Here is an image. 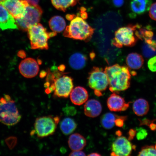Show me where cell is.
Returning a JSON list of instances; mask_svg holds the SVG:
<instances>
[{"mask_svg":"<svg viewBox=\"0 0 156 156\" xmlns=\"http://www.w3.org/2000/svg\"><path fill=\"white\" fill-rule=\"evenodd\" d=\"M104 70L108 77L109 89L112 92L126 90L130 87L131 75L128 67L115 64Z\"/></svg>","mask_w":156,"mask_h":156,"instance_id":"obj_1","label":"cell"},{"mask_svg":"<svg viewBox=\"0 0 156 156\" xmlns=\"http://www.w3.org/2000/svg\"><path fill=\"white\" fill-rule=\"evenodd\" d=\"M67 73L55 71L52 73L48 70L46 81L52 83L49 88L54 91L55 96L66 98L69 97L73 88V80L71 77L65 75Z\"/></svg>","mask_w":156,"mask_h":156,"instance_id":"obj_2","label":"cell"},{"mask_svg":"<svg viewBox=\"0 0 156 156\" xmlns=\"http://www.w3.org/2000/svg\"><path fill=\"white\" fill-rule=\"evenodd\" d=\"M94 29L91 27L82 17L75 16L66 27L63 36L66 37L87 42L92 38Z\"/></svg>","mask_w":156,"mask_h":156,"instance_id":"obj_3","label":"cell"},{"mask_svg":"<svg viewBox=\"0 0 156 156\" xmlns=\"http://www.w3.org/2000/svg\"><path fill=\"white\" fill-rule=\"evenodd\" d=\"M32 49L48 50V41L56 35V33H48L40 23L32 25L27 30Z\"/></svg>","mask_w":156,"mask_h":156,"instance_id":"obj_4","label":"cell"},{"mask_svg":"<svg viewBox=\"0 0 156 156\" xmlns=\"http://www.w3.org/2000/svg\"><path fill=\"white\" fill-rule=\"evenodd\" d=\"M135 29L136 25L131 24L119 28L115 32L112 42L113 45L119 48L135 45L138 39L135 34Z\"/></svg>","mask_w":156,"mask_h":156,"instance_id":"obj_5","label":"cell"},{"mask_svg":"<svg viewBox=\"0 0 156 156\" xmlns=\"http://www.w3.org/2000/svg\"><path fill=\"white\" fill-rule=\"evenodd\" d=\"M88 80L89 87L94 90L97 96H102L101 92L106 90L109 85L108 77L102 68L94 67L89 73Z\"/></svg>","mask_w":156,"mask_h":156,"instance_id":"obj_6","label":"cell"},{"mask_svg":"<svg viewBox=\"0 0 156 156\" xmlns=\"http://www.w3.org/2000/svg\"><path fill=\"white\" fill-rule=\"evenodd\" d=\"M21 119L18 109L12 100L0 102V122L7 126L18 123Z\"/></svg>","mask_w":156,"mask_h":156,"instance_id":"obj_7","label":"cell"},{"mask_svg":"<svg viewBox=\"0 0 156 156\" xmlns=\"http://www.w3.org/2000/svg\"><path fill=\"white\" fill-rule=\"evenodd\" d=\"M42 13V9L38 5L29 4L26 7L24 16L22 18L16 19L18 28L26 32L29 27L40 22Z\"/></svg>","mask_w":156,"mask_h":156,"instance_id":"obj_8","label":"cell"},{"mask_svg":"<svg viewBox=\"0 0 156 156\" xmlns=\"http://www.w3.org/2000/svg\"><path fill=\"white\" fill-rule=\"evenodd\" d=\"M59 121L58 117L43 116L36 119L34 128L39 137L43 138L52 135L55 132L56 125Z\"/></svg>","mask_w":156,"mask_h":156,"instance_id":"obj_9","label":"cell"},{"mask_svg":"<svg viewBox=\"0 0 156 156\" xmlns=\"http://www.w3.org/2000/svg\"><path fill=\"white\" fill-rule=\"evenodd\" d=\"M15 19L22 18L29 4L25 0H4L0 2Z\"/></svg>","mask_w":156,"mask_h":156,"instance_id":"obj_10","label":"cell"},{"mask_svg":"<svg viewBox=\"0 0 156 156\" xmlns=\"http://www.w3.org/2000/svg\"><path fill=\"white\" fill-rule=\"evenodd\" d=\"M136 148L130 141L124 136H119L112 144V156H123L131 155L132 150Z\"/></svg>","mask_w":156,"mask_h":156,"instance_id":"obj_11","label":"cell"},{"mask_svg":"<svg viewBox=\"0 0 156 156\" xmlns=\"http://www.w3.org/2000/svg\"><path fill=\"white\" fill-rule=\"evenodd\" d=\"M19 68L21 75L27 78L36 76L39 71L37 62L32 58H26L23 60L19 64Z\"/></svg>","mask_w":156,"mask_h":156,"instance_id":"obj_12","label":"cell"},{"mask_svg":"<svg viewBox=\"0 0 156 156\" xmlns=\"http://www.w3.org/2000/svg\"><path fill=\"white\" fill-rule=\"evenodd\" d=\"M129 103H126L122 97L114 92L107 99V105L109 110L112 112L125 111L129 107Z\"/></svg>","mask_w":156,"mask_h":156,"instance_id":"obj_13","label":"cell"},{"mask_svg":"<svg viewBox=\"0 0 156 156\" xmlns=\"http://www.w3.org/2000/svg\"><path fill=\"white\" fill-rule=\"evenodd\" d=\"M18 28L14 17L3 5H0V29L5 30Z\"/></svg>","mask_w":156,"mask_h":156,"instance_id":"obj_14","label":"cell"},{"mask_svg":"<svg viewBox=\"0 0 156 156\" xmlns=\"http://www.w3.org/2000/svg\"><path fill=\"white\" fill-rule=\"evenodd\" d=\"M70 99L74 105L80 106L85 103L89 98L88 93L85 88L77 87L70 93Z\"/></svg>","mask_w":156,"mask_h":156,"instance_id":"obj_15","label":"cell"},{"mask_svg":"<svg viewBox=\"0 0 156 156\" xmlns=\"http://www.w3.org/2000/svg\"><path fill=\"white\" fill-rule=\"evenodd\" d=\"M85 114L90 118H95L100 115L102 111V106L98 101L90 99L85 102L84 107Z\"/></svg>","mask_w":156,"mask_h":156,"instance_id":"obj_16","label":"cell"},{"mask_svg":"<svg viewBox=\"0 0 156 156\" xmlns=\"http://www.w3.org/2000/svg\"><path fill=\"white\" fill-rule=\"evenodd\" d=\"M151 0H131L130 9L134 15L144 14L149 10Z\"/></svg>","mask_w":156,"mask_h":156,"instance_id":"obj_17","label":"cell"},{"mask_svg":"<svg viewBox=\"0 0 156 156\" xmlns=\"http://www.w3.org/2000/svg\"><path fill=\"white\" fill-rule=\"evenodd\" d=\"M68 143L72 151H80L83 149L86 145L87 141L80 134L74 133L69 136Z\"/></svg>","mask_w":156,"mask_h":156,"instance_id":"obj_18","label":"cell"},{"mask_svg":"<svg viewBox=\"0 0 156 156\" xmlns=\"http://www.w3.org/2000/svg\"><path fill=\"white\" fill-rule=\"evenodd\" d=\"M133 110L136 115L139 116L145 115L149 110V103L145 99H137L133 103Z\"/></svg>","mask_w":156,"mask_h":156,"instance_id":"obj_19","label":"cell"},{"mask_svg":"<svg viewBox=\"0 0 156 156\" xmlns=\"http://www.w3.org/2000/svg\"><path fill=\"white\" fill-rule=\"evenodd\" d=\"M126 63L130 69L137 70L143 66L144 60L142 56L136 53H131L127 56Z\"/></svg>","mask_w":156,"mask_h":156,"instance_id":"obj_20","label":"cell"},{"mask_svg":"<svg viewBox=\"0 0 156 156\" xmlns=\"http://www.w3.org/2000/svg\"><path fill=\"white\" fill-rule=\"evenodd\" d=\"M49 25L52 32L56 33L63 32L66 27L65 20L59 16L52 17L49 21Z\"/></svg>","mask_w":156,"mask_h":156,"instance_id":"obj_21","label":"cell"},{"mask_svg":"<svg viewBox=\"0 0 156 156\" xmlns=\"http://www.w3.org/2000/svg\"><path fill=\"white\" fill-rule=\"evenodd\" d=\"M87 61V58L83 54L77 52L73 54L70 57L69 63L73 69H80L84 67Z\"/></svg>","mask_w":156,"mask_h":156,"instance_id":"obj_22","label":"cell"},{"mask_svg":"<svg viewBox=\"0 0 156 156\" xmlns=\"http://www.w3.org/2000/svg\"><path fill=\"white\" fill-rule=\"evenodd\" d=\"M60 128L63 133L66 135L73 133L77 128V124L75 121L71 118L64 119L61 122Z\"/></svg>","mask_w":156,"mask_h":156,"instance_id":"obj_23","label":"cell"},{"mask_svg":"<svg viewBox=\"0 0 156 156\" xmlns=\"http://www.w3.org/2000/svg\"><path fill=\"white\" fill-rule=\"evenodd\" d=\"M77 0H51L52 5L58 10L64 12L70 7L76 5Z\"/></svg>","mask_w":156,"mask_h":156,"instance_id":"obj_24","label":"cell"},{"mask_svg":"<svg viewBox=\"0 0 156 156\" xmlns=\"http://www.w3.org/2000/svg\"><path fill=\"white\" fill-rule=\"evenodd\" d=\"M117 115L112 113L103 115L101 119L102 126L106 129H110L114 126Z\"/></svg>","mask_w":156,"mask_h":156,"instance_id":"obj_25","label":"cell"},{"mask_svg":"<svg viewBox=\"0 0 156 156\" xmlns=\"http://www.w3.org/2000/svg\"><path fill=\"white\" fill-rule=\"evenodd\" d=\"M138 156H156V150L154 146L146 145L141 148V151L138 153Z\"/></svg>","mask_w":156,"mask_h":156,"instance_id":"obj_26","label":"cell"},{"mask_svg":"<svg viewBox=\"0 0 156 156\" xmlns=\"http://www.w3.org/2000/svg\"><path fill=\"white\" fill-rule=\"evenodd\" d=\"M136 130V138L138 140H143L147 137L148 132L145 129L140 128H138Z\"/></svg>","mask_w":156,"mask_h":156,"instance_id":"obj_27","label":"cell"},{"mask_svg":"<svg viewBox=\"0 0 156 156\" xmlns=\"http://www.w3.org/2000/svg\"><path fill=\"white\" fill-rule=\"evenodd\" d=\"M5 142L7 145L10 149H12L16 146L17 142V139L14 136H9L6 138Z\"/></svg>","mask_w":156,"mask_h":156,"instance_id":"obj_28","label":"cell"},{"mask_svg":"<svg viewBox=\"0 0 156 156\" xmlns=\"http://www.w3.org/2000/svg\"><path fill=\"white\" fill-rule=\"evenodd\" d=\"M148 67L152 72H156V56L150 58L147 63Z\"/></svg>","mask_w":156,"mask_h":156,"instance_id":"obj_29","label":"cell"},{"mask_svg":"<svg viewBox=\"0 0 156 156\" xmlns=\"http://www.w3.org/2000/svg\"><path fill=\"white\" fill-rule=\"evenodd\" d=\"M127 117L126 116H117L115 124L119 127H122L123 126L125 121L126 120Z\"/></svg>","mask_w":156,"mask_h":156,"instance_id":"obj_30","label":"cell"},{"mask_svg":"<svg viewBox=\"0 0 156 156\" xmlns=\"http://www.w3.org/2000/svg\"><path fill=\"white\" fill-rule=\"evenodd\" d=\"M149 15L152 20L156 21V2L152 4L150 7Z\"/></svg>","mask_w":156,"mask_h":156,"instance_id":"obj_31","label":"cell"},{"mask_svg":"<svg viewBox=\"0 0 156 156\" xmlns=\"http://www.w3.org/2000/svg\"><path fill=\"white\" fill-rule=\"evenodd\" d=\"M136 130L133 129H130L128 133V140L130 141L133 140L136 136Z\"/></svg>","mask_w":156,"mask_h":156,"instance_id":"obj_32","label":"cell"},{"mask_svg":"<svg viewBox=\"0 0 156 156\" xmlns=\"http://www.w3.org/2000/svg\"><path fill=\"white\" fill-rule=\"evenodd\" d=\"M70 156H85L86 155L85 153L82 151H73L70 153L69 155Z\"/></svg>","mask_w":156,"mask_h":156,"instance_id":"obj_33","label":"cell"},{"mask_svg":"<svg viewBox=\"0 0 156 156\" xmlns=\"http://www.w3.org/2000/svg\"><path fill=\"white\" fill-rule=\"evenodd\" d=\"M113 3L116 7H119L124 4V0H113Z\"/></svg>","mask_w":156,"mask_h":156,"instance_id":"obj_34","label":"cell"},{"mask_svg":"<svg viewBox=\"0 0 156 156\" xmlns=\"http://www.w3.org/2000/svg\"><path fill=\"white\" fill-rule=\"evenodd\" d=\"M25 1L28 2L30 5L36 6L38 5L40 0H25Z\"/></svg>","mask_w":156,"mask_h":156,"instance_id":"obj_35","label":"cell"},{"mask_svg":"<svg viewBox=\"0 0 156 156\" xmlns=\"http://www.w3.org/2000/svg\"><path fill=\"white\" fill-rule=\"evenodd\" d=\"M148 126L152 131H155L156 130V124L154 123L153 122H152Z\"/></svg>","mask_w":156,"mask_h":156,"instance_id":"obj_36","label":"cell"},{"mask_svg":"<svg viewBox=\"0 0 156 156\" xmlns=\"http://www.w3.org/2000/svg\"><path fill=\"white\" fill-rule=\"evenodd\" d=\"M17 55L19 57L22 58H24L26 57V53L23 50H21L18 52Z\"/></svg>","mask_w":156,"mask_h":156,"instance_id":"obj_37","label":"cell"},{"mask_svg":"<svg viewBox=\"0 0 156 156\" xmlns=\"http://www.w3.org/2000/svg\"><path fill=\"white\" fill-rule=\"evenodd\" d=\"M47 73L46 72L43 71L42 72L40 73V77L41 78L44 77L46 75Z\"/></svg>","mask_w":156,"mask_h":156,"instance_id":"obj_38","label":"cell"},{"mask_svg":"<svg viewBox=\"0 0 156 156\" xmlns=\"http://www.w3.org/2000/svg\"><path fill=\"white\" fill-rule=\"evenodd\" d=\"M5 98L7 101H9L11 100V98L9 95H5Z\"/></svg>","mask_w":156,"mask_h":156,"instance_id":"obj_39","label":"cell"},{"mask_svg":"<svg viewBox=\"0 0 156 156\" xmlns=\"http://www.w3.org/2000/svg\"><path fill=\"white\" fill-rule=\"evenodd\" d=\"M89 156H101L100 154H99L97 153H91L90 154H89L88 155Z\"/></svg>","mask_w":156,"mask_h":156,"instance_id":"obj_40","label":"cell"},{"mask_svg":"<svg viewBox=\"0 0 156 156\" xmlns=\"http://www.w3.org/2000/svg\"><path fill=\"white\" fill-rule=\"evenodd\" d=\"M116 134L117 136H122V133L120 131H119H119H117L116 132Z\"/></svg>","mask_w":156,"mask_h":156,"instance_id":"obj_41","label":"cell"},{"mask_svg":"<svg viewBox=\"0 0 156 156\" xmlns=\"http://www.w3.org/2000/svg\"><path fill=\"white\" fill-rule=\"evenodd\" d=\"M3 1H4V0H0V2H1Z\"/></svg>","mask_w":156,"mask_h":156,"instance_id":"obj_42","label":"cell"},{"mask_svg":"<svg viewBox=\"0 0 156 156\" xmlns=\"http://www.w3.org/2000/svg\"><path fill=\"white\" fill-rule=\"evenodd\" d=\"M154 147H155V149L156 150V145H155V146H154Z\"/></svg>","mask_w":156,"mask_h":156,"instance_id":"obj_43","label":"cell"}]
</instances>
